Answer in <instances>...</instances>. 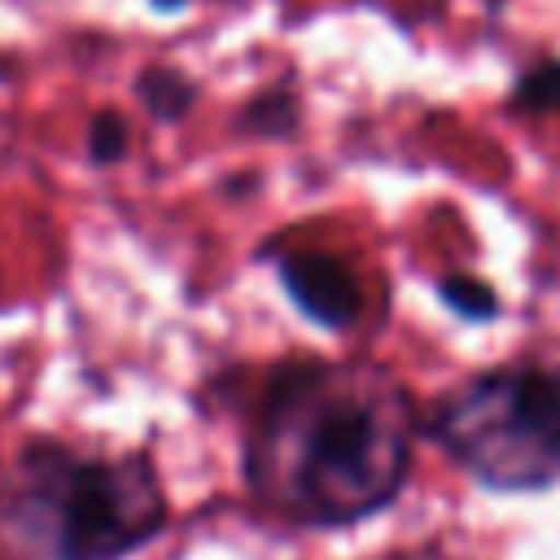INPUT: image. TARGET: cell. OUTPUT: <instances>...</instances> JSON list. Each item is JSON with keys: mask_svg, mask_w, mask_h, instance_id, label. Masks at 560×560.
<instances>
[{"mask_svg": "<svg viewBox=\"0 0 560 560\" xmlns=\"http://www.w3.org/2000/svg\"><path fill=\"white\" fill-rule=\"evenodd\" d=\"M411 459L402 389L363 363H284L245 446L258 503L293 525H350L394 499Z\"/></svg>", "mask_w": 560, "mask_h": 560, "instance_id": "1", "label": "cell"}, {"mask_svg": "<svg viewBox=\"0 0 560 560\" xmlns=\"http://www.w3.org/2000/svg\"><path fill=\"white\" fill-rule=\"evenodd\" d=\"M171 503L149 455H79L26 442L0 486V551L122 560L166 529Z\"/></svg>", "mask_w": 560, "mask_h": 560, "instance_id": "2", "label": "cell"}, {"mask_svg": "<svg viewBox=\"0 0 560 560\" xmlns=\"http://www.w3.org/2000/svg\"><path fill=\"white\" fill-rule=\"evenodd\" d=\"M438 438L481 481L538 486L560 468V372L525 368L468 381L442 416Z\"/></svg>", "mask_w": 560, "mask_h": 560, "instance_id": "3", "label": "cell"}, {"mask_svg": "<svg viewBox=\"0 0 560 560\" xmlns=\"http://www.w3.org/2000/svg\"><path fill=\"white\" fill-rule=\"evenodd\" d=\"M280 284L293 298V306L319 328H350L363 311V289L354 271L319 249L280 254Z\"/></svg>", "mask_w": 560, "mask_h": 560, "instance_id": "4", "label": "cell"}, {"mask_svg": "<svg viewBox=\"0 0 560 560\" xmlns=\"http://www.w3.org/2000/svg\"><path fill=\"white\" fill-rule=\"evenodd\" d=\"M136 92H140V101L149 105V114L162 118V122L184 118V114L192 109V101H197L192 79H184V74L171 70V66H153V70H144L140 83H136Z\"/></svg>", "mask_w": 560, "mask_h": 560, "instance_id": "5", "label": "cell"}, {"mask_svg": "<svg viewBox=\"0 0 560 560\" xmlns=\"http://www.w3.org/2000/svg\"><path fill=\"white\" fill-rule=\"evenodd\" d=\"M241 122L249 131H258V136H280V131H289L298 122V105H293L289 92H262V96H254L245 105Z\"/></svg>", "mask_w": 560, "mask_h": 560, "instance_id": "6", "label": "cell"}, {"mask_svg": "<svg viewBox=\"0 0 560 560\" xmlns=\"http://www.w3.org/2000/svg\"><path fill=\"white\" fill-rule=\"evenodd\" d=\"M442 302L455 306L464 319H490L494 306H499L494 293L481 280H472V276H446L442 280Z\"/></svg>", "mask_w": 560, "mask_h": 560, "instance_id": "7", "label": "cell"}, {"mask_svg": "<svg viewBox=\"0 0 560 560\" xmlns=\"http://www.w3.org/2000/svg\"><path fill=\"white\" fill-rule=\"evenodd\" d=\"M127 144H131V131H127V122L118 118V114H96L92 118V127H88V158L92 162H118L122 153H127Z\"/></svg>", "mask_w": 560, "mask_h": 560, "instance_id": "8", "label": "cell"}, {"mask_svg": "<svg viewBox=\"0 0 560 560\" xmlns=\"http://www.w3.org/2000/svg\"><path fill=\"white\" fill-rule=\"evenodd\" d=\"M516 105L521 109H556L560 105V66L542 61L516 83Z\"/></svg>", "mask_w": 560, "mask_h": 560, "instance_id": "9", "label": "cell"}, {"mask_svg": "<svg viewBox=\"0 0 560 560\" xmlns=\"http://www.w3.org/2000/svg\"><path fill=\"white\" fill-rule=\"evenodd\" d=\"M153 4H162V9H175V4H184V0H153Z\"/></svg>", "mask_w": 560, "mask_h": 560, "instance_id": "10", "label": "cell"}, {"mask_svg": "<svg viewBox=\"0 0 560 560\" xmlns=\"http://www.w3.org/2000/svg\"><path fill=\"white\" fill-rule=\"evenodd\" d=\"M0 560H18V556H9V551H0Z\"/></svg>", "mask_w": 560, "mask_h": 560, "instance_id": "11", "label": "cell"}]
</instances>
